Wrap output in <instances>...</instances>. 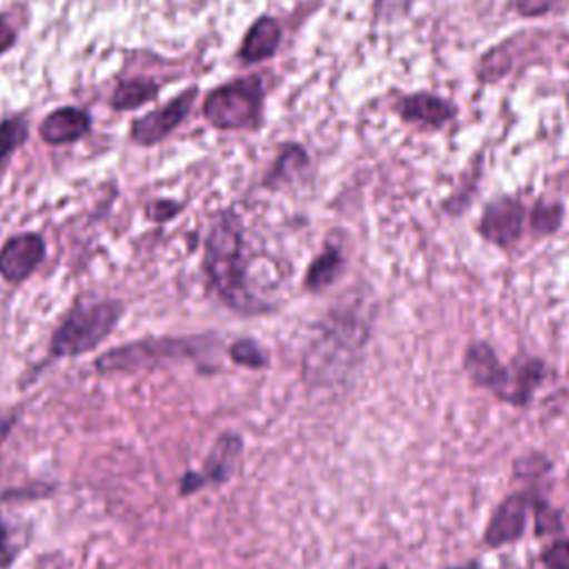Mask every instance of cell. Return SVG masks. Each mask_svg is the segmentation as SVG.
<instances>
[{"label":"cell","mask_w":569,"mask_h":569,"mask_svg":"<svg viewBox=\"0 0 569 569\" xmlns=\"http://www.w3.org/2000/svg\"><path fill=\"white\" fill-rule=\"evenodd\" d=\"M367 342V327L347 318H331L320 336L309 345L305 356V378L313 382H329L342 378L351 358H356Z\"/></svg>","instance_id":"2"},{"label":"cell","mask_w":569,"mask_h":569,"mask_svg":"<svg viewBox=\"0 0 569 569\" xmlns=\"http://www.w3.org/2000/svg\"><path fill=\"white\" fill-rule=\"evenodd\" d=\"M518 7L522 13L536 16V13L547 11L551 7V0H518Z\"/></svg>","instance_id":"27"},{"label":"cell","mask_w":569,"mask_h":569,"mask_svg":"<svg viewBox=\"0 0 569 569\" xmlns=\"http://www.w3.org/2000/svg\"><path fill=\"white\" fill-rule=\"evenodd\" d=\"M465 371L476 387L487 389L491 396L509 405L511 367H505L487 342H471L465 351Z\"/></svg>","instance_id":"8"},{"label":"cell","mask_w":569,"mask_h":569,"mask_svg":"<svg viewBox=\"0 0 569 569\" xmlns=\"http://www.w3.org/2000/svg\"><path fill=\"white\" fill-rule=\"evenodd\" d=\"M44 258V242L38 233H20L0 249V276L9 282L27 280Z\"/></svg>","instance_id":"10"},{"label":"cell","mask_w":569,"mask_h":569,"mask_svg":"<svg viewBox=\"0 0 569 569\" xmlns=\"http://www.w3.org/2000/svg\"><path fill=\"white\" fill-rule=\"evenodd\" d=\"M531 513H533V533L538 538L551 536V533H562V529H565L562 513L556 507H551L549 500L545 496H540L538 491L533 496Z\"/></svg>","instance_id":"18"},{"label":"cell","mask_w":569,"mask_h":569,"mask_svg":"<svg viewBox=\"0 0 569 569\" xmlns=\"http://www.w3.org/2000/svg\"><path fill=\"white\" fill-rule=\"evenodd\" d=\"M29 127L22 116H13L0 122V164L27 140Z\"/></svg>","instance_id":"20"},{"label":"cell","mask_w":569,"mask_h":569,"mask_svg":"<svg viewBox=\"0 0 569 569\" xmlns=\"http://www.w3.org/2000/svg\"><path fill=\"white\" fill-rule=\"evenodd\" d=\"M378 569H389V567H387V565H380V567H378Z\"/></svg>","instance_id":"28"},{"label":"cell","mask_w":569,"mask_h":569,"mask_svg":"<svg viewBox=\"0 0 569 569\" xmlns=\"http://www.w3.org/2000/svg\"><path fill=\"white\" fill-rule=\"evenodd\" d=\"M242 456V436L236 431H224L216 438L213 447L209 449L204 465L200 471H187L180 478V496H189L207 485H222L227 482Z\"/></svg>","instance_id":"7"},{"label":"cell","mask_w":569,"mask_h":569,"mask_svg":"<svg viewBox=\"0 0 569 569\" xmlns=\"http://www.w3.org/2000/svg\"><path fill=\"white\" fill-rule=\"evenodd\" d=\"M340 264H342V260H340L338 249H336V247H327V249L311 262V267H309V271H307V280H305L307 289L320 291V289H325L327 284H331L333 278H336V273L340 271Z\"/></svg>","instance_id":"17"},{"label":"cell","mask_w":569,"mask_h":569,"mask_svg":"<svg viewBox=\"0 0 569 569\" xmlns=\"http://www.w3.org/2000/svg\"><path fill=\"white\" fill-rule=\"evenodd\" d=\"M278 42H280V24L273 18L262 16L249 27L242 40L240 58L244 62H260L276 53Z\"/></svg>","instance_id":"14"},{"label":"cell","mask_w":569,"mask_h":569,"mask_svg":"<svg viewBox=\"0 0 569 569\" xmlns=\"http://www.w3.org/2000/svg\"><path fill=\"white\" fill-rule=\"evenodd\" d=\"M13 42H16V29L7 22L4 16H0V53L11 49Z\"/></svg>","instance_id":"26"},{"label":"cell","mask_w":569,"mask_h":569,"mask_svg":"<svg viewBox=\"0 0 569 569\" xmlns=\"http://www.w3.org/2000/svg\"><path fill=\"white\" fill-rule=\"evenodd\" d=\"M158 84L149 80H122L113 96H111V107L118 111H129L136 109L158 96Z\"/></svg>","instance_id":"16"},{"label":"cell","mask_w":569,"mask_h":569,"mask_svg":"<svg viewBox=\"0 0 569 569\" xmlns=\"http://www.w3.org/2000/svg\"><path fill=\"white\" fill-rule=\"evenodd\" d=\"M91 129V118L87 111L76 107H62L49 113L40 124V136L49 144H67L80 140Z\"/></svg>","instance_id":"12"},{"label":"cell","mask_w":569,"mask_h":569,"mask_svg":"<svg viewBox=\"0 0 569 569\" xmlns=\"http://www.w3.org/2000/svg\"><path fill=\"white\" fill-rule=\"evenodd\" d=\"M536 489H518L507 493L496 509L491 511L485 531L482 542L489 549H500L505 545H513L525 536V527L529 522L531 505H533Z\"/></svg>","instance_id":"6"},{"label":"cell","mask_w":569,"mask_h":569,"mask_svg":"<svg viewBox=\"0 0 569 569\" xmlns=\"http://www.w3.org/2000/svg\"><path fill=\"white\" fill-rule=\"evenodd\" d=\"M200 338H160V340H140L118 349L107 351L96 360L100 371H120V369H136L149 365L158 358H180L193 356L200 349Z\"/></svg>","instance_id":"5"},{"label":"cell","mask_w":569,"mask_h":569,"mask_svg":"<svg viewBox=\"0 0 569 569\" xmlns=\"http://www.w3.org/2000/svg\"><path fill=\"white\" fill-rule=\"evenodd\" d=\"M262 104L260 78H240L213 89L204 104V118L218 129H244L258 122Z\"/></svg>","instance_id":"4"},{"label":"cell","mask_w":569,"mask_h":569,"mask_svg":"<svg viewBox=\"0 0 569 569\" xmlns=\"http://www.w3.org/2000/svg\"><path fill=\"white\" fill-rule=\"evenodd\" d=\"M551 469H553V462L540 451H527L513 462V476L529 482L545 478L547 473H551Z\"/></svg>","instance_id":"21"},{"label":"cell","mask_w":569,"mask_h":569,"mask_svg":"<svg viewBox=\"0 0 569 569\" xmlns=\"http://www.w3.org/2000/svg\"><path fill=\"white\" fill-rule=\"evenodd\" d=\"M400 113L405 120L429 124V127H442L453 118V107L431 93H413L402 100Z\"/></svg>","instance_id":"15"},{"label":"cell","mask_w":569,"mask_h":569,"mask_svg":"<svg viewBox=\"0 0 569 569\" xmlns=\"http://www.w3.org/2000/svg\"><path fill=\"white\" fill-rule=\"evenodd\" d=\"M178 211H180V204H176V202H151L147 207V216L156 222H164L167 218H171Z\"/></svg>","instance_id":"25"},{"label":"cell","mask_w":569,"mask_h":569,"mask_svg":"<svg viewBox=\"0 0 569 569\" xmlns=\"http://www.w3.org/2000/svg\"><path fill=\"white\" fill-rule=\"evenodd\" d=\"M229 358L247 369H262L269 365L267 351L251 338H240L229 347Z\"/></svg>","instance_id":"19"},{"label":"cell","mask_w":569,"mask_h":569,"mask_svg":"<svg viewBox=\"0 0 569 569\" xmlns=\"http://www.w3.org/2000/svg\"><path fill=\"white\" fill-rule=\"evenodd\" d=\"M522 218H525V211L518 200L498 198L485 209L478 229L489 242L498 247H507L513 240H518L522 231Z\"/></svg>","instance_id":"11"},{"label":"cell","mask_w":569,"mask_h":569,"mask_svg":"<svg viewBox=\"0 0 569 569\" xmlns=\"http://www.w3.org/2000/svg\"><path fill=\"white\" fill-rule=\"evenodd\" d=\"M562 220V204L556 202H538L531 213V224L540 233H551L560 227Z\"/></svg>","instance_id":"22"},{"label":"cell","mask_w":569,"mask_h":569,"mask_svg":"<svg viewBox=\"0 0 569 569\" xmlns=\"http://www.w3.org/2000/svg\"><path fill=\"white\" fill-rule=\"evenodd\" d=\"M120 316H122L120 300H100L93 305L76 307L56 329L49 345V356L73 358L84 351H91L113 331Z\"/></svg>","instance_id":"3"},{"label":"cell","mask_w":569,"mask_h":569,"mask_svg":"<svg viewBox=\"0 0 569 569\" xmlns=\"http://www.w3.org/2000/svg\"><path fill=\"white\" fill-rule=\"evenodd\" d=\"M204 269L218 296L240 313H262L271 309L256 298L244 278L242 229L233 211H222L204 242Z\"/></svg>","instance_id":"1"},{"label":"cell","mask_w":569,"mask_h":569,"mask_svg":"<svg viewBox=\"0 0 569 569\" xmlns=\"http://www.w3.org/2000/svg\"><path fill=\"white\" fill-rule=\"evenodd\" d=\"M16 556V547L11 545V536L9 529L4 525V520L0 518V569H4Z\"/></svg>","instance_id":"24"},{"label":"cell","mask_w":569,"mask_h":569,"mask_svg":"<svg viewBox=\"0 0 569 569\" xmlns=\"http://www.w3.org/2000/svg\"><path fill=\"white\" fill-rule=\"evenodd\" d=\"M540 562L545 569H569V536H560L542 547Z\"/></svg>","instance_id":"23"},{"label":"cell","mask_w":569,"mask_h":569,"mask_svg":"<svg viewBox=\"0 0 569 569\" xmlns=\"http://www.w3.org/2000/svg\"><path fill=\"white\" fill-rule=\"evenodd\" d=\"M511 407H527L547 378V365L538 358L518 356L511 365Z\"/></svg>","instance_id":"13"},{"label":"cell","mask_w":569,"mask_h":569,"mask_svg":"<svg viewBox=\"0 0 569 569\" xmlns=\"http://www.w3.org/2000/svg\"><path fill=\"white\" fill-rule=\"evenodd\" d=\"M198 96V87H189L187 91H182L180 96H176L173 100H169L164 107L138 118L131 124V138L133 142L149 147L160 142L162 138H167L189 113L193 100Z\"/></svg>","instance_id":"9"}]
</instances>
